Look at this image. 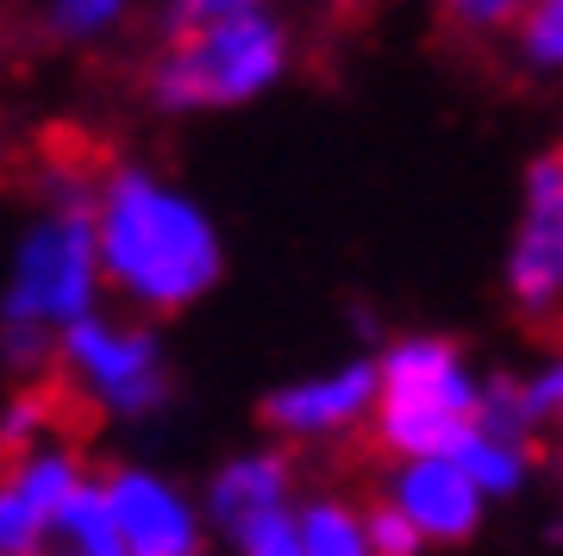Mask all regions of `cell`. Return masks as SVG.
<instances>
[{"mask_svg":"<svg viewBox=\"0 0 563 556\" xmlns=\"http://www.w3.org/2000/svg\"><path fill=\"white\" fill-rule=\"evenodd\" d=\"M483 419V376L451 338H401L383 351V394L369 432L388 457L457 451Z\"/></svg>","mask_w":563,"mask_h":556,"instance_id":"obj_4","label":"cell"},{"mask_svg":"<svg viewBox=\"0 0 563 556\" xmlns=\"http://www.w3.org/2000/svg\"><path fill=\"white\" fill-rule=\"evenodd\" d=\"M95 232H101L107 288L132 313H181V307L213 294L225 276V244L207 207L195 194H181L176 181H163L157 169H139V163L101 169Z\"/></svg>","mask_w":563,"mask_h":556,"instance_id":"obj_1","label":"cell"},{"mask_svg":"<svg viewBox=\"0 0 563 556\" xmlns=\"http://www.w3.org/2000/svg\"><path fill=\"white\" fill-rule=\"evenodd\" d=\"M225 537H232V551H244V556H301V513H295V500H288V507L251 513Z\"/></svg>","mask_w":563,"mask_h":556,"instance_id":"obj_17","label":"cell"},{"mask_svg":"<svg viewBox=\"0 0 563 556\" xmlns=\"http://www.w3.org/2000/svg\"><path fill=\"white\" fill-rule=\"evenodd\" d=\"M526 413H532V432H551L563 451V357H551L539 376H526Z\"/></svg>","mask_w":563,"mask_h":556,"instance_id":"obj_20","label":"cell"},{"mask_svg":"<svg viewBox=\"0 0 563 556\" xmlns=\"http://www.w3.org/2000/svg\"><path fill=\"white\" fill-rule=\"evenodd\" d=\"M501 281L520 319H532V325L563 319V151L526 169Z\"/></svg>","mask_w":563,"mask_h":556,"instance_id":"obj_6","label":"cell"},{"mask_svg":"<svg viewBox=\"0 0 563 556\" xmlns=\"http://www.w3.org/2000/svg\"><path fill=\"white\" fill-rule=\"evenodd\" d=\"M113 513H120L125 556H195L201 551V513L176 481L151 469H113Z\"/></svg>","mask_w":563,"mask_h":556,"instance_id":"obj_10","label":"cell"},{"mask_svg":"<svg viewBox=\"0 0 563 556\" xmlns=\"http://www.w3.org/2000/svg\"><path fill=\"white\" fill-rule=\"evenodd\" d=\"M288 500H295V469H288V457H282V451H244V457H232L220 476H213L207 513H213L220 532H232V525H244L251 513L288 507Z\"/></svg>","mask_w":563,"mask_h":556,"instance_id":"obj_11","label":"cell"},{"mask_svg":"<svg viewBox=\"0 0 563 556\" xmlns=\"http://www.w3.org/2000/svg\"><path fill=\"white\" fill-rule=\"evenodd\" d=\"M38 437H57V394L32 381V388H20L0 407V451H25Z\"/></svg>","mask_w":563,"mask_h":556,"instance_id":"obj_16","label":"cell"},{"mask_svg":"<svg viewBox=\"0 0 563 556\" xmlns=\"http://www.w3.org/2000/svg\"><path fill=\"white\" fill-rule=\"evenodd\" d=\"M101 232H95V194H51L25 225L7 294H0V357L13 376H44L57 363V338L101 307Z\"/></svg>","mask_w":563,"mask_h":556,"instance_id":"obj_2","label":"cell"},{"mask_svg":"<svg viewBox=\"0 0 563 556\" xmlns=\"http://www.w3.org/2000/svg\"><path fill=\"white\" fill-rule=\"evenodd\" d=\"M301 513V556H369V513L344 500H307Z\"/></svg>","mask_w":563,"mask_h":556,"instance_id":"obj_14","label":"cell"},{"mask_svg":"<svg viewBox=\"0 0 563 556\" xmlns=\"http://www.w3.org/2000/svg\"><path fill=\"white\" fill-rule=\"evenodd\" d=\"M463 469L476 476V488H483L488 500H514L526 488V476H532V437L520 432H501V425H483L476 419V432L457 444Z\"/></svg>","mask_w":563,"mask_h":556,"instance_id":"obj_13","label":"cell"},{"mask_svg":"<svg viewBox=\"0 0 563 556\" xmlns=\"http://www.w3.org/2000/svg\"><path fill=\"white\" fill-rule=\"evenodd\" d=\"M57 544L76 551V556H125L107 476H81L76 488H69V500H63V513H57Z\"/></svg>","mask_w":563,"mask_h":556,"instance_id":"obj_12","label":"cell"},{"mask_svg":"<svg viewBox=\"0 0 563 556\" xmlns=\"http://www.w3.org/2000/svg\"><path fill=\"white\" fill-rule=\"evenodd\" d=\"M263 7H269V0H163V20H169V32H195V25L263 13Z\"/></svg>","mask_w":563,"mask_h":556,"instance_id":"obj_22","label":"cell"},{"mask_svg":"<svg viewBox=\"0 0 563 556\" xmlns=\"http://www.w3.org/2000/svg\"><path fill=\"white\" fill-rule=\"evenodd\" d=\"M88 476L81 457L57 437H38L25 451H0V556H32L57 537V513L69 488Z\"/></svg>","mask_w":563,"mask_h":556,"instance_id":"obj_7","label":"cell"},{"mask_svg":"<svg viewBox=\"0 0 563 556\" xmlns=\"http://www.w3.org/2000/svg\"><path fill=\"white\" fill-rule=\"evenodd\" d=\"M57 369L63 394L88 400L107 419H151L169 400V363L157 332L144 319H113L101 307L57 338Z\"/></svg>","mask_w":563,"mask_h":556,"instance_id":"obj_5","label":"cell"},{"mask_svg":"<svg viewBox=\"0 0 563 556\" xmlns=\"http://www.w3.org/2000/svg\"><path fill=\"white\" fill-rule=\"evenodd\" d=\"M376 394H383V363H339V369H320V376L282 381L276 394L263 400V425L276 437H295V444H325V437L369 425Z\"/></svg>","mask_w":563,"mask_h":556,"instance_id":"obj_8","label":"cell"},{"mask_svg":"<svg viewBox=\"0 0 563 556\" xmlns=\"http://www.w3.org/2000/svg\"><path fill=\"white\" fill-rule=\"evenodd\" d=\"M526 7L532 0H439L444 25H457L470 38H501V32H514Z\"/></svg>","mask_w":563,"mask_h":556,"instance_id":"obj_19","label":"cell"},{"mask_svg":"<svg viewBox=\"0 0 563 556\" xmlns=\"http://www.w3.org/2000/svg\"><path fill=\"white\" fill-rule=\"evenodd\" d=\"M325 7H339V13H357L363 0H325Z\"/></svg>","mask_w":563,"mask_h":556,"instance_id":"obj_23","label":"cell"},{"mask_svg":"<svg viewBox=\"0 0 563 556\" xmlns=\"http://www.w3.org/2000/svg\"><path fill=\"white\" fill-rule=\"evenodd\" d=\"M514 51L526 69L539 76H563V0H532L514 25Z\"/></svg>","mask_w":563,"mask_h":556,"instance_id":"obj_15","label":"cell"},{"mask_svg":"<svg viewBox=\"0 0 563 556\" xmlns=\"http://www.w3.org/2000/svg\"><path fill=\"white\" fill-rule=\"evenodd\" d=\"M282 76H288V32L263 7L195 32H169L144 88L163 113H232L263 100Z\"/></svg>","mask_w":563,"mask_h":556,"instance_id":"obj_3","label":"cell"},{"mask_svg":"<svg viewBox=\"0 0 563 556\" xmlns=\"http://www.w3.org/2000/svg\"><path fill=\"white\" fill-rule=\"evenodd\" d=\"M132 7L139 0H51V32L69 44H88V38H101V32H113Z\"/></svg>","mask_w":563,"mask_h":556,"instance_id":"obj_18","label":"cell"},{"mask_svg":"<svg viewBox=\"0 0 563 556\" xmlns=\"http://www.w3.org/2000/svg\"><path fill=\"white\" fill-rule=\"evenodd\" d=\"M413 551H426V537L413 532V519L383 494L369 507V556H413Z\"/></svg>","mask_w":563,"mask_h":556,"instance_id":"obj_21","label":"cell"},{"mask_svg":"<svg viewBox=\"0 0 563 556\" xmlns=\"http://www.w3.org/2000/svg\"><path fill=\"white\" fill-rule=\"evenodd\" d=\"M388 500L413 519V532L426 544H470V537L483 532V513H488V494L463 469L457 451L395 457V469H388Z\"/></svg>","mask_w":563,"mask_h":556,"instance_id":"obj_9","label":"cell"}]
</instances>
